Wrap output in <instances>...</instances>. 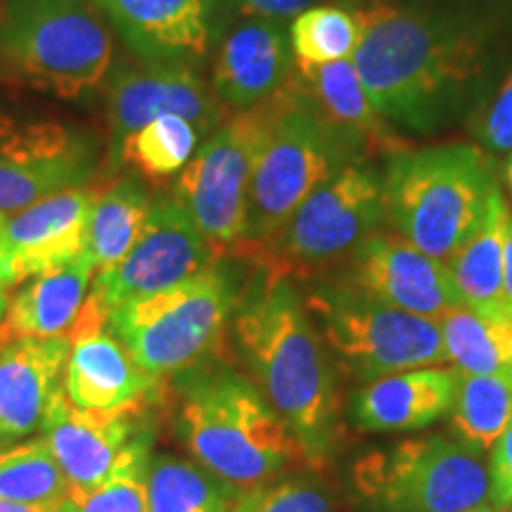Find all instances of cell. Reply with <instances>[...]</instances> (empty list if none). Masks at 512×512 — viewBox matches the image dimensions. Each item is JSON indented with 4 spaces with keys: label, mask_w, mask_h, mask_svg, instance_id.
<instances>
[{
    "label": "cell",
    "mask_w": 512,
    "mask_h": 512,
    "mask_svg": "<svg viewBox=\"0 0 512 512\" xmlns=\"http://www.w3.org/2000/svg\"><path fill=\"white\" fill-rule=\"evenodd\" d=\"M358 27L354 12L318 5L299 15L292 22L290 43L297 67H316L349 60L358 46Z\"/></svg>",
    "instance_id": "33"
},
{
    "label": "cell",
    "mask_w": 512,
    "mask_h": 512,
    "mask_svg": "<svg viewBox=\"0 0 512 512\" xmlns=\"http://www.w3.org/2000/svg\"><path fill=\"white\" fill-rule=\"evenodd\" d=\"M268 117L271 102L235 112L204 138L176 178L174 197L221 256L235 254L245 240L249 183Z\"/></svg>",
    "instance_id": "11"
},
{
    "label": "cell",
    "mask_w": 512,
    "mask_h": 512,
    "mask_svg": "<svg viewBox=\"0 0 512 512\" xmlns=\"http://www.w3.org/2000/svg\"><path fill=\"white\" fill-rule=\"evenodd\" d=\"M57 505H31V503H15L0 498V512H55Z\"/></svg>",
    "instance_id": "39"
},
{
    "label": "cell",
    "mask_w": 512,
    "mask_h": 512,
    "mask_svg": "<svg viewBox=\"0 0 512 512\" xmlns=\"http://www.w3.org/2000/svg\"><path fill=\"white\" fill-rule=\"evenodd\" d=\"M498 183L482 147H403L382 176L384 219L420 252L448 264L489 214Z\"/></svg>",
    "instance_id": "4"
},
{
    "label": "cell",
    "mask_w": 512,
    "mask_h": 512,
    "mask_svg": "<svg viewBox=\"0 0 512 512\" xmlns=\"http://www.w3.org/2000/svg\"><path fill=\"white\" fill-rule=\"evenodd\" d=\"M230 512H332V496L318 479L287 477L245 491Z\"/></svg>",
    "instance_id": "34"
},
{
    "label": "cell",
    "mask_w": 512,
    "mask_h": 512,
    "mask_svg": "<svg viewBox=\"0 0 512 512\" xmlns=\"http://www.w3.org/2000/svg\"><path fill=\"white\" fill-rule=\"evenodd\" d=\"M147 512H230L240 494L197 465L157 453L147 463Z\"/></svg>",
    "instance_id": "27"
},
{
    "label": "cell",
    "mask_w": 512,
    "mask_h": 512,
    "mask_svg": "<svg viewBox=\"0 0 512 512\" xmlns=\"http://www.w3.org/2000/svg\"><path fill=\"white\" fill-rule=\"evenodd\" d=\"M448 361L460 375L512 377V320H491L456 306L439 318Z\"/></svg>",
    "instance_id": "28"
},
{
    "label": "cell",
    "mask_w": 512,
    "mask_h": 512,
    "mask_svg": "<svg viewBox=\"0 0 512 512\" xmlns=\"http://www.w3.org/2000/svg\"><path fill=\"white\" fill-rule=\"evenodd\" d=\"M69 339L72 347L62 370V392L69 403L86 411H117L157 399L159 380L133 361L91 299L83 304Z\"/></svg>",
    "instance_id": "16"
},
{
    "label": "cell",
    "mask_w": 512,
    "mask_h": 512,
    "mask_svg": "<svg viewBox=\"0 0 512 512\" xmlns=\"http://www.w3.org/2000/svg\"><path fill=\"white\" fill-rule=\"evenodd\" d=\"M358 157H366L361 147L318 117L290 83L271 100L249 183L245 240L235 254L245 256L271 240L320 185Z\"/></svg>",
    "instance_id": "6"
},
{
    "label": "cell",
    "mask_w": 512,
    "mask_h": 512,
    "mask_svg": "<svg viewBox=\"0 0 512 512\" xmlns=\"http://www.w3.org/2000/svg\"><path fill=\"white\" fill-rule=\"evenodd\" d=\"M5 221H8V214H0V285H3V228H5Z\"/></svg>",
    "instance_id": "41"
},
{
    "label": "cell",
    "mask_w": 512,
    "mask_h": 512,
    "mask_svg": "<svg viewBox=\"0 0 512 512\" xmlns=\"http://www.w3.org/2000/svg\"><path fill=\"white\" fill-rule=\"evenodd\" d=\"M337 278L384 304L430 320L463 306L451 268L396 233L375 230L368 235L344 261Z\"/></svg>",
    "instance_id": "14"
},
{
    "label": "cell",
    "mask_w": 512,
    "mask_h": 512,
    "mask_svg": "<svg viewBox=\"0 0 512 512\" xmlns=\"http://www.w3.org/2000/svg\"><path fill=\"white\" fill-rule=\"evenodd\" d=\"M98 166L91 133L60 121L0 114V214H17L62 190L86 188Z\"/></svg>",
    "instance_id": "13"
},
{
    "label": "cell",
    "mask_w": 512,
    "mask_h": 512,
    "mask_svg": "<svg viewBox=\"0 0 512 512\" xmlns=\"http://www.w3.org/2000/svg\"><path fill=\"white\" fill-rule=\"evenodd\" d=\"M351 484L370 512H465L491 503L479 451L446 434L370 448L351 465Z\"/></svg>",
    "instance_id": "9"
},
{
    "label": "cell",
    "mask_w": 512,
    "mask_h": 512,
    "mask_svg": "<svg viewBox=\"0 0 512 512\" xmlns=\"http://www.w3.org/2000/svg\"><path fill=\"white\" fill-rule=\"evenodd\" d=\"M150 207L152 195L138 176L121 178L98 192L86 235V252L95 271H107L124 259L128 249L143 235Z\"/></svg>",
    "instance_id": "26"
},
{
    "label": "cell",
    "mask_w": 512,
    "mask_h": 512,
    "mask_svg": "<svg viewBox=\"0 0 512 512\" xmlns=\"http://www.w3.org/2000/svg\"><path fill=\"white\" fill-rule=\"evenodd\" d=\"M112 36L93 0H5L0 79L79 100L110 76Z\"/></svg>",
    "instance_id": "5"
},
{
    "label": "cell",
    "mask_w": 512,
    "mask_h": 512,
    "mask_svg": "<svg viewBox=\"0 0 512 512\" xmlns=\"http://www.w3.org/2000/svg\"><path fill=\"white\" fill-rule=\"evenodd\" d=\"M95 188H72L8 214L3 228V285H22L86 252Z\"/></svg>",
    "instance_id": "18"
},
{
    "label": "cell",
    "mask_w": 512,
    "mask_h": 512,
    "mask_svg": "<svg viewBox=\"0 0 512 512\" xmlns=\"http://www.w3.org/2000/svg\"><path fill=\"white\" fill-rule=\"evenodd\" d=\"M294 88L302 93L318 117H323L342 136L368 152H394L403 150V140L396 131L380 117L373 100L368 98L358 76L354 62L339 60L316 67H297L294 64Z\"/></svg>",
    "instance_id": "23"
},
{
    "label": "cell",
    "mask_w": 512,
    "mask_h": 512,
    "mask_svg": "<svg viewBox=\"0 0 512 512\" xmlns=\"http://www.w3.org/2000/svg\"><path fill=\"white\" fill-rule=\"evenodd\" d=\"M503 302L508 309V316L512 318V216L508 223V235H505V249H503Z\"/></svg>",
    "instance_id": "38"
},
{
    "label": "cell",
    "mask_w": 512,
    "mask_h": 512,
    "mask_svg": "<svg viewBox=\"0 0 512 512\" xmlns=\"http://www.w3.org/2000/svg\"><path fill=\"white\" fill-rule=\"evenodd\" d=\"M150 427L131 441L121 453L112 475L91 489H69L55 512H147V463L152 453Z\"/></svg>",
    "instance_id": "31"
},
{
    "label": "cell",
    "mask_w": 512,
    "mask_h": 512,
    "mask_svg": "<svg viewBox=\"0 0 512 512\" xmlns=\"http://www.w3.org/2000/svg\"><path fill=\"white\" fill-rule=\"evenodd\" d=\"M294 79L285 22L247 17L223 36L211 67V88L228 110L245 112L283 95Z\"/></svg>",
    "instance_id": "20"
},
{
    "label": "cell",
    "mask_w": 512,
    "mask_h": 512,
    "mask_svg": "<svg viewBox=\"0 0 512 512\" xmlns=\"http://www.w3.org/2000/svg\"><path fill=\"white\" fill-rule=\"evenodd\" d=\"M354 17L361 36L351 62L389 126L434 133L463 110L489 62L482 22L394 0H373Z\"/></svg>",
    "instance_id": "1"
},
{
    "label": "cell",
    "mask_w": 512,
    "mask_h": 512,
    "mask_svg": "<svg viewBox=\"0 0 512 512\" xmlns=\"http://www.w3.org/2000/svg\"><path fill=\"white\" fill-rule=\"evenodd\" d=\"M200 140V131L192 121L178 114H164L114 145L112 152L147 181L164 183L188 166Z\"/></svg>",
    "instance_id": "29"
},
{
    "label": "cell",
    "mask_w": 512,
    "mask_h": 512,
    "mask_svg": "<svg viewBox=\"0 0 512 512\" xmlns=\"http://www.w3.org/2000/svg\"><path fill=\"white\" fill-rule=\"evenodd\" d=\"M508 185H510V195H512V159H510V164H508Z\"/></svg>",
    "instance_id": "43"
},
{
    "label": "cell",
    "mask_w": 512,
    "mask_h": 512,
    "mask_svg": "<svg viewBox=\"0 0 512 512\" xmlns=\"http://www.w3.org/2000/svg\"><path fill=\"white\" fill-rule=\"evenodd\" d=\"M456 368L403 370L366 382L351 394L347 415L363 432H415L444 418L456 399Z\"/></svg>",
    "instance_id": "21"
},
{
    "label": "cell",
    "mask_w": 512,
    "mask_h": 512,
    "mask_svg": "<svg viewBox=\"0 0 512 512\" xmlns=\"http://www.w3.org/2000/svg\"><path fill=\"white\" fill-rule=\"evenodd\" d=\"M510 209L498 190L482 226L448 259L465 309L491 320H512L503 302V249Z\"/></svg>",
    "instance_id": "25"
},
{
    "label": "cell",
    "mask_w": 512,
    "mask_h": 512,
    "mask_svg": "<svg viewBox=\"0 0 512 512\" xmlns=\"http://www.w3.org/2000/svg\"><path fill=\"white\" fill-rule=\"evenodd\" d=\"M8 304H10V294H8V287L0 285V323H3L5 318V311H8Z\"/></svg>",
    "instance_id": "40"
},
{
    "label": "cell",
    "mask_w": 512,
    "mask_h": 512,
    "mask_svg": "<svg viewBox=\"0 0 512 512\" xmlns=\"http://www.w3.org/2000/svg\"><path fill=\"white\" fill-rule=\"evenodd\" d=\"M174 432L197 465L242 496L306 465L297 439L252 377L223 363L176 375Z\"/></svg>",
    "instance_id": "3"
},
{
    "label": "cell",
    "mask_w": 512,
    "mask_h": 512,
    "mask_svg": "<svg viewBox=\"0 0 512 512\" xmlns=\"http://www.w3.org/2000/svg\"><path fill=\"white\" fill-rule=\"evenodd\" d=\"M230 325L249 377L297 439L306 465H328L344 432L337 368L292 278L261 268Z\"/></svg>",
    "instance_id": "2"
},
{
    "label": "cell",
    "mask_w": 512,
    "mask_h": 512,
    "mask_svg": "<svg viewBox=\"0 0 512 512\" xmlns=\"http://www.w3.org/2000/svg\"><path fill=\"white\" fill-rule=\"evenodd\" d=\"M105 102L114 145L164 114L192 121L202 138L228 119V107L192 64H124L107 81Z\"/></svg>",
    "instance_id": "15"
},
{
    "label": "cell",
    "mask_w": 512,
    "mask_h": 512,
    "mask_svg": "<svg viewBox=\"0 0 512 512\" xmlns=\"http://www.w3.org/2000/svg\"><path fill=\"white\" fill-rule=\"evenodd\" d=\"M95 266L88 252L53 271L34 275L15 297L0 323V344L24 337L67 335L91 292Z\"/></svg>",
    "instance_id": "24"
},
{
    "label": "cell",
    "mask_w": 512,
    "mask_h": 512,
    "mask_svg": "<svg viewBox=\"0 0 512 512\" xmlns=\"http://www.w3.org/2000/svg\"><path fill=\"white\" fill-rule=\"evenodd\" d=\"M475 133L486 152L505 155L512 150V72L479 117Z\"/></svg>",
    "instance_id": "35"
},
{
    "label": "cell",
    "mask_w": 512,
    "mask_h": 512,
    "mask_svg": "<svg viewBox=\"0 0 512 512\" xmlns=\"http://www.w3.org/2000/svg\"><path fill=\"white\" fill-rule=\"evenodd\" d=\"M240 290L226 261L174 287L121 304L105 325L155 380L176 377L216 354L233 323Z\"/></svg>",
    "instance_id": "7"
},
{
    "label": "cell",
    "mask_w": 512,
    "mask_h": 512,
    "mask_svg": "<svg viewBox=\"0 0 512 512\" xmlns=\"http://www.w3.org/2000/svg\"><path fill=\"white\" fill-rule=\"evenodd\" d=\"M510 512H512V510H510Z\"/></svg>",
    "instance_id": "44"
},
{
    "label": "cell",
    "mask_w": 512,
    "mask_h": 512,
    "mask_svg": "<svg viewBox=\"0 0 512 512\" xmlns=\"http://www.w3.org/2000/svg\"><path fill=\"white\" fill-rule=\"evenodd\" d=\"M69 482L46 441H24L0 451V498L31 505H57Z\"/></svg>",
    "instance_id": "32"
},
{
    "label": "cell",
    "mask_w": 512,
    "mask_h": 512,
    "mask_svg": "<svg viewBox=\"0 0 512 512\" xmlns=\"http://www.w3.org/2000/svg\"><path fill=\"white\" fill-rule=\"evenodd\" d=\"M489 482H491V503L498 510L512 505V422L505 432L491 446L489 460Z\"/></svg>",
    "instance_id": "36"
},
{
    "label": "cell",
    "mask_w": 512,
    "mask_h": 512,
    "mask_svg": "<svg viewBox=\"0 0 512 512\" xmlns=\"http://www.w3.org/2000/svg\"><path fill=\"white\" fill-rule=\"evenodd\" d=\"M69 347V332L0 344V439L27 437L41 427L46 406L62 387Z\"/></svg>",
    "instance_id": "22"
},
{
    "label": "cell",
    "mask_w": 512,
    "mask_h": 512,
    "mask_svg": "<svg viewBox=\"0 0 512 512\" xmlns=\"http://www.w3.org/2000/svg\"><path fill=\"white\" fill-rule=\"evenodd\" d=\"M465 512H501V510H498L494 503H484V505H479V508H472V510H465Z\"/></svg>",
    "instance_id": "42"
},
{
    "label": "cell",
    "mask_w": 512,
    "mask_h": 512,
    "mask_svg": "<svg viewBox=\"0 0 512 512\" xmlns=\"http://www.w3.org/2000/svg\"><path fill=\"white\" fill-rule=\"evenodd\" d=\"M145 64L200 67L214 43V0H93Z\"/></svg>",
    "instance_id": "19"
},
{
    "label": "cell",
    "mask_w": 512,
    "mask_h": 512,
    "mask_svg": "<svg viewBox=\"0 0 512 512\" xmlns=\"http://www.w3.org/2000/svg\"><path fill=\"white\" fill-rule=\"evenodd\" d=\"M228 3L245 17L273 19V22L297 19L302 12L316 8V0H228Z\"/></svg>",
    "instance_id": "37"
},
{
    "label": "cell",
    "mask_w": 512,
    "mask_h": 512,
    "mask_svg": "<svg viewBox=\"0 0 512 512\" xmlns=\"http://www.w3.org/2000/svg\"><path fill=\"white\" fill-rule=\"evenodd\" d=\"M147 427V403L117 411H86L69 403L62 387L41 420L43 441L67 477L69 489H91L105 482L121 453Z\"/></svg>",
    "instance_id": "17"
},
{
    "label": "cell",
    "mask_w": 512,
    "mask_h": 512,
    "mask_svg": "<svg viewBox=\"0 0 512 512\" xmlns=\"http://www.w3.org/2000/svg\"><path fill=\"white\" fill-rule=\"evenodd\" d=\"M226 259L209 245L174 195L152 197L143 235L117 266L95 273L88 299L105 313L174 287Z\"/></svg>",
    "instance_id": "12"
},
{
    "label": "cell",
    "mask_w": 512,
    "mask_h": 512,
    "mask_svg": "<svg viewBox=\"0 0 512 512\" xmlns=\"http://www.w3.org/2000/svg\"><path fill=\"white\" fill-rule=\"evenodd\" d=\"M304 306L337 368L356 382L448 363L439 320L384 304L342 278L318 283Z\"/></svg>",
    "instance_id": "8"
},
{
    "label": "cell",
    "mask_w": 512,
    "mask_h": 512,
    "mask_svg": "<svg viewBox=\"0 0 512 512\" xmlns=\"http://www.w3.org/2000/svg\"><path fill=\"white\" fill-rule=\"evenodd\" d=\"M512 422V377L463 375L448 411V425L460 444L486 451Z\"/></svg>",
    "instance_id": "30"
},
{
    "label": "cell",
    "mask_w": 512,
    "mask_h": 512,
    "mask_svg": "<svg viewBox=\"0 0 512 512\" xmlns=\"http://www.w3.org/2000/svg\"><path fill=\"white\" fill-rule=\"evenodd\" d=\"M382 221V176L358 157L320 185L271 240L245 256L285 278H318L342 268Z\"/></svg>",
    "instance_id": "10"
}]
</instances>
